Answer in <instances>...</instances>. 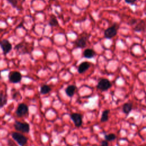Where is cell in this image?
<instances>
[{
  "label": "cell",
  "mask_w": 146,
  "mask_h": 146,
  "mask_svg": "<svg viewBox=\"0 0 146 146\" xmlns=\"http://www.w3.org/2000/svg\"><path fill=\"white\" fill-rule=\"evenodd\" d=\"M7 145H8V146H17L15 144V143L13 141H12L11 140H10V139H9L7 140Z\"/></svg>",
  "instance_id": "7402d4cb"
},
{
  "label": "cell",
  "mask_w": 146,
  "mask_h": 146,
  "mask_svg": "<svg viewBox=\"0 0 146 146\" xmlns=\"http://www.w3.org/2000/svg\"><path fill=\"white\" fill-rule=\"evenodd\" d=\"M137 23V19H131L128 23L130 25H134V24H136Z\"/></svg>",
  "instance_id": "cb8c5ba5"
},
{
  "label": "cell",
  "mask_w": 146,
  "mask_h": 146,
  "mask_svg": "<svg viewBox=\"0 0 146 146\" xmlns=\"http://www.w3.org/2000/svg\"><path fill=\"white\" fill-rule=\"evenodd\" d=\"M19 92L14 93V94L13 95V99L16 100V99H17V95H19Z\"/></svg>",
  "instance_id": "484cf974"
},
{
  "label": "cell",
  "mask_w": 146,
  "mask_h": 146,
  "mask_svg": "<svg viewBox=\"0 0 146 146\" xmlns=\"http://www.w3.org/2000/svg\"><path fill=\"white\" fill-rule=\"evenodd\" d=\"M91 66V63L88 62H83L81 63L78 68V72L79 74H82L86 72Z\"/></svg>",
  "instance_id": "8fae6325"
},
{
  "label": "cell",
  "mask_w": 146,
  "mask_h": 146,
  "mask_svg": "<svg viewBox=\"0 0 146 146\" xmlns=\"http://www.w3.org/2000/svg\"><path fill=\"white\" fill-rule=\"evenodd\" d=\"M7 102V95L3 92H1L0 93V108L5 106Z\"/></svg>",
  "instance_id": "2e32d148"
},
{
  "label": "cell",
  "mask_w": 146,
  "mask_h": 146,
  "mask_svg": "<svg viewBox=\"0 0 146 146\" xmlns=\"http://www.w3.org/2000/svg\"><path fill=\"white\" fill-rule=\"evenodd\" d=\"M96 87L99 90L102 91H106L112 87V84L108 79L102 78L99 80Z\"/></svg>",
  "instance_id": "5b68a950"
},
{
  "label": "cell",
  "mask_w": 146,
  "mask_h": 146,
  "mask_svg": "<svg viewBox=\"0 0 146 146\" xmlns=\"http://www.w3.org/2000/svg\"><path fill=\"white\" fill-rule=\"evenodd\" d=\"M14 7H17L18 0H7Z\"/></svg>",
  "instance_id": "44dd1931"
},
{
  "label": "cell",
  "mask_w": 146,
  "mask_h": 146,
  "mask_svg": "<svg viewBox=\"0 0 146 146\" xmlns=\"http://www.w3.org/2000/svg\"><path fill=\"white\" fill-rule=\"evenodd\" d=\"M90 37V34L84 33L74 42V45L78 48H84L87 46V42Z\"/></svg>",
  "instance_id": "7a4b0ae2"
},
{
  "label": "cell",
  "mask_w": 146,
  "mask_h": 146,
  "mask_svg": "<svg viewBox=\"0 0 146 146\" xmlns=\"http://www.w3.org/2000/svg\"><path fill=\"white\" fill-rule=\"evenodd\" d=\"M133 30L136 32H141L145 30V22L144 20H140L136 23V25L133 28Z\"/></svg>",
  "instance_id": "7c38bea8"
},
{
  "label": "cell",
  "mask_w": 146,
  "mask_h": 146,
  "mask_svg": "<svg viewBox=\"0 0 146 146\" xmlns=\"http://www.w3.org/2000/svg\"><path fill=\"white\" fill-rule=\"evenodd\" d=\"M140 146H143V145H140Z\"/></svg>",
  "instance_id": "83f0119b"
},
{
  "label": "cell",
  "mask_w": 146,
  "mask_h": 146,
  "mask_svg": "<svg viewBox=\"0 0 146 146\" xmlns=\"http://www.w3.org/2000/svg\"><path fill=\"white\" fill-rule=\"evenodd\" d=\"M51 88L49 86L44 84L40 87V92L41 94L44 95V94H48V92H50L51 91Z\"/></svg>",
  "instance_id": "ac0fdd59"
},
{
  "label": "cell",
  "mask_w": 146,
  "mask_h": 146,
  "mask_svg": "<svg viewBox=\"0 0 146 146\" xmlns=\"http://www.w3.org/2000/svg\"><path fill=\"white\" fill-rule=\"evenodd\" d=\"M100 146H108V143L106 140H103L101 142Z\"/></svg>",
  "instance_id": "603a6c76"
},
{
  "label": "cell",
  "mask_w": 146,
  "mask_h": 146,
  "mask_svg": "<svg viewBox=\"0 0 146 146\" xmlns=\"http://www.w3.org/2000/svg\"><path fill=\"white\" fill-rule=\"evenodd\" d=\"M76 89V87L74 85L68 86L65 89V92L66 95L69 97H72L74 95Z\"/></svg>",
  "instance_id": "5bb4252c"
},
{
  "label": "cell",
  "mask_w": 146,
  "mask_h": 146,
  "mask_svg": "<svg viewBox=\"0 0 146 146\" xmlns=\"http://www.w3.org/2000/svg\"><path fill=\"white\" fill-rule=\"evenodd\" d=\"M11 137L20 146H24L27 142V138L19 132H13L11 133Z\"/></svg>",
  "instance_id": "3957f363"
},
{
  "label": "cell",
  "mask_w": 146,
  "mask_h": 146,
  "mask_svg": "<svg viewBox=\"0 0 146 146\" xmlns=\"http://www.w3.org/2000/svg\"><path fill=\"white\" fill-rule=\"evenodd\" d=\"M14 127L17 131L23 133H29L30 131V125L26 122L15 121L14 124Z\"/></svg>",
  "instance_id": "277c9868"
},
{
  "label": "cell",
  "mask_w": 146,
  "mask_h": 146,
  "mask_svg": "<svg viewBox=\"0 0 146 146\" xmlns=\"http://www.w3.org/2000/svg\"><path fill=\"white\" fill-rule=\"evenodd\" d=\"M83 55L84 58L87 59H91L95 56L96 52L92 48H86L84 50Z\"/></svg>",
  "instance_id": "4fadbf2b"
},
{
  "label": "cell",
  "mask_w": 146,
  "mask_h": 146,
  "mask_svg": "<svg viewBox=\"0 0 146 146\" xmlns=\"http://www.w3.org/2000/svg\"><path fill=\"white\" fill-rule=\"evenodd\" d=\"M29 107L25 103H21L18 105L15 113L18 117H22L28 113Z\"/></svg>",
  "instance_id": "9c48e42d"
},
{
  "label": "cell",
  "mask_w": 146,
  "mask_h": 146,
  "mask_svg": "<svg viewBox=\"0 0 146 146\" xmlns=\"http://www.w3.org/2000/svg\"><path fill=\"white\" fill-rule=\"evenodd\" d=\"M9 80L12 83H19L22 80V75L18 71H11L9 74Z\"/></svg>",
  "instance_id": "ba28073f"
},
{
  "label": "cell",
  "mask_w": 146,
  "mask_h": 146,
  "mask_svg": "<svg viewBox=\"0 0 146 146\" xmlns=\"http://www.w3.org/2000/svg\"><path fill=\"white\" fill-rule=\"evenodd\" d=\"M48 25L50 26L51 27H55L59 25L58 19L55 15H51L48 21Z\"/></svg>",
  "instance_id": "e0dca14e"
},
{
  "label": "cell",
  "mask_w": 146,
  "mask_h": 146,
  "mask_svg": "<svg viewBox=\"0 0 146 146\" xmlns=\"http://www.w3.org/2000/svg\"><path fill=\"white\" fill-rule=\"evenodd\" d=\"M119 25L117 23H115L110 27H108L104 31V36L107 39H111L115 37L117 33Z\"/></svg>",
  "instance_id": "6da1fadb"
},
{
  "label": "cell",
  "mask_w": 146,
  "mask_h": 146,
  "mask_svg": "<svg viewBox=\"0 0 146 146\" xmlns=\"http://www.w3.org/2000/svg\"><path fill=\"white\" fill-rule=\"evenodd\" d=\"M0 47L2 48L4 55L9 53L12 49L11 43L6 39H3L0 41Z\"/></svg>",
  "instance_id": "8992f818"
},
{
  "label": "cell",
  "mask_w": 146,
  "mask_h": 146,
  "mask_svg": "<svg viewBox=\"0 0 146 146\" xmlns=\"http://www.w3.org/2000/svg\"><path fill=\"white\" fill-rule=\"evenodd\" d=\"M3 31V29H0V33L2 32Z\"/></svg>",
  "instance_id": "4316f807"
},
{
  "label": "cell",
  "mask_w": 146,
  "mask_h": 146,
  "mask_svg": "<svg viewBox=\"0 0 146 146\" xmlns=\"http://www.w3.org/2000/svg\"><path fill=\"white\" fill-rule=\"evenodd\" d=\"M116 138V135H115L114 133H112L105 135V136H104L105 140H106V141H113V140H115Z\"/></svg>",
  "instance_id": "ffe728a7"
},
{
  "label": "cell",
  "mask_w": 146,
  "mask_h": 146,
  "mask_svg": "<svg viewBox=\"0 0 146 146\" xmlns=\"http://www.w3.org/2000/svg\"><path fill=\"white\" fill-rule=\"evenodd\" d=\"M71 120L73 121L75 125L80 127L82 124V116L78 113H73L70 115Z\"/></svg>",
  "instance_id": "30bf717a"
},
{
  "label": "cell",
  "mask_w": 146,
  "mask_h": 146,
  "mask_svg": "<svg viewBox=\"0 0 146 146\" xmlns=\"http://www.w3.org/2000/svg\"><path fill=\"white\" fill-rule=\"evenodd\" d=\"M29 43L25 41L21 42L15 46V50L19 54H26L29 52Z\"/></svg>",
  "instance_id": "52a82bcc"
},
{
  "label": "cell",
  "mask_w": 146,
  "mask_h": 146,
  "mask_svg": "<svg viewBox=\"0 0 146 146\" xmlns=\"http://www.w3.org/2000/svg\"><path fill=\"white\" fill-rule=\"evenodd\" d=\"M110 113L109 110H106L103 111L102 117L100 118V121L101 122H106L108 120V114Z\"/></svg>",
  "instance_id": "d6986e66"
},
{
  "label": "cell",
  "mask_w": 146,
  "mask_h": 146,
  "mask_svg": "<svg viewBox=\"0 0 146 146\" xmlns=\"http://www.w3.org/2000/svg\"><path fill=\"white\" fill-rule=\"evenodd\" d=\"M137 0H125V3L128 4H133Z\"/></svg>",
  "instance_id": "d4e9b609"
},
{
  "label": "cell",
  "mask_w": 146,
  "mask_h": 146,
  "mask_svg": "<svg viewBox=\"0 0 146 146\" xmlns=\"http://www.w3.org/2000/svg\"><path fill=\"white\" fill-rule=\"evenodd\" d=\"M132 106L133 104L132 103H126L124 104L122 107L123 112L126 115L129 114V112L132 110Z\"/></svg>",
  "instance_id": "9a60e30c"
}]
</instances>
